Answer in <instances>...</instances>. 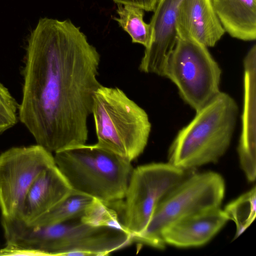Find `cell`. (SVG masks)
<instances>
[{
	"instance_id": "cell-21",
	"label": "cell",
	"mask_w": 256,
	"mask_h": 256,
	"mask_svg": "<svg viewBox=\"0 0 256 256\" xmlns=\"http://www.w3.org/2000/svg\"><path fill=\"white\" fill-rule=\"evenodd\" d=\"M117 4H130L139 7L144 10L154 12L158 0H112Z\"/></svg>"
},
{
	"instance_id": "cell-8",
	"label": "cell",
	"mask_w": 256,
	"mask_h": 256,
	"mask_svg": "<svg viewBox=\"0 0 256 256\" xmlns=\"http://www.w3.org/2000/svg\"><path fill=\"white\" fill-rule=\"evenodd\" d=\"M170 163L133 169L126 192L122 223L132 237L146 228L160 202L191 174Z\"/></svg>"
},
{
	"instance_id": "cell-7",
	"label": "cell",
	"mask_w": 256,
	"mask_h": 256,
	"mask_svg": "<svg viewBox=\"0 0 256 256\" xmlns=\"http://www.w3.org/2000/svg\"><path fill=\"white\" fill-rule=\"evenodd\" d=\"M221 69L207 47L178 32L176 44L166 61L163 76L177 86L182 98L196 112L220 92Z\"/></svg>"
},
{
	"instance_id": "cell-14",
	"label": "cell",
	"mask_w": 256,
	"mask_h": 256,
	"mask_svg": "<svg viewBox=\"0 0 256 256\" xmlns=\"http://www.w3.org/2000/svg\"><path fill=\"white\" fill-rule=\"evenodd\" d=\"M176 28L207 48L214 46L226 32L212 0H184L178 11Z\"/></svg>"
},
{
	"instance_id": "cell-16",
	"label": "cell",
	"mask_w": 256,
	"mask_h": 256,
	"mask_svg": "<svg viewBox=\"0 0 256 256\" xmlns=\"http://www.w3.org/2000/svg\"><path fill=\"white\" fill-rule=\"evenodd\" d=\"M93 199L73 192L46 214L28 224L37 226H49L80 218Z\"/></svg>"
},
{
	"instance_id": "cell-6",
	"label": "cell",
	"mask_w": 256,
	"mask_h": 256,
	"mask_svg": "<svg viewBox=\"0 0 256 256\" xmlns=\"http://www.w3.org/2000/svg\"><path fill=\"white\" fill-rule=\"evenodd\" d=\"M225 188L224 180L217 172L190 174L160 202L146 229L132 237L133 241L164 249L162 234L166 229L192 214L220 207Z\"/></svg>"
},
{
	"instance_id": "cell-2",
	"label": "cell",
	"mask_w": 256,
	"mask_h": 256,
	"mask_svg": "<svg viewBox=\"0 0 256 256\" xmlns=\"http://www.w3.org/2000/svg\"><path fill=\"white\" fill-rule=\"evenodd\" d=\"M6 240L12 247L39 256H106L133 242L124 230L90 226L80 218L38 226L16 219L8 227Z\"/></svg>"
},
{
	"instance_id": "cell-17",
	"label": "cell",
	"mask_w": 256,
	"mask_h": 256,
	"mask_svg": "<svg viewBox=\"0 0 256 256\" xmlns=\"http://www.w3.org/2000/svg\"><path fill=\"white\" fill-rule=\"evenodd\" d=\"M117 6L116 12L120 17H113V19L129 34L133 43H138L146 48L150 40L151 29L150 24L144 20V10L130 4Z\"/></svg>"
},
{
	"instance_id": "cell-19",
	"label": "cell",
	"mask_w": 256,
	"mask_h": 256,
	"mask_svg": "<svg viewBox=\"0 0 256 256\" xmlns=\"http://www.w3.org/2000/svg\"><path fill=\"white\" fill-rule=\"evenodd\" d=\"M80 219L82 222L90 226H110L126 231L116 211L96 199L92 200Z\"/></svg>"
},
{
	"instance_id": "cell-1",
	"label": "cell",
	"mask_w": 256,
	"mask_h": 256,
	"mask_svg": "<svg viewBox=\"0 0 256 256\" xmlns=\"http://www.w3.org/2000/svg\"><path fill=\"white\" fill-rule=\"evenodd\" d=\"M100 55L70 20L40 18L28 40L18 120L54 153L86 144Z\"/></svg>"
},
{
	"instance_id": "cell-9",
	"label": "cell",
	"mask_w": 256,
	"mask_h": 256,
	"mask_svg": "<svg viewBox=\"0 0 256 256\" xmlns=\"http://www.w3.org/2000/svg\"><path fill=\"white\" fill-rule=\"evenodd\" d=\"M55 164L52 152L36 144L11 148L0 155L2 216H16L30 186L39 174Z\"/></svg>"
},
{
	"instance_id": "cell-3",
	"label": "cell",
	"mask_w": 256,
	"mask_h": 256,
	"mask_svg": "<svg viewBox=\"0 0 256 256\" xmlns=\"http://www.w3.org/2000/svg\"><path fill=\"white\" fill-rule=\"evenodd\" d=\"M238 114L234 100L220 92L179 130L168 150V163L190 170L218 161L230 146Z\"/></svg>"
},
{
	"instance_id": "cell-13",
	"label": "cell",
	"mask_w": 256,
	"mask_h": 256,
	"mask_svg": "<svg viewBox=\"0 0 256 256\" xmlns=\"http://www.w3.org/2000/svg\"><path fill=\"white\" fill-rule=\"evenodd\" d=\"M229 218L220 207L206 210L186 217L166 229L164 243L178 248L197 247L208 242Z\"/></svg>"
},
{
	"instance_id": "cell-5",
	"label": "cell",
	"mask_w": 256,
	"mask_h": 256,
	"mask_svg": "<svg viewBox=\"0 0 256 256\" xmlns=\"http://www.w3.org/2000/svg\"><path fill=\"white\" fill-rule=\"evenodd\" d=\"M98 146L130 162L144 150L151 131L146 112L118 88L100 86L92 110Z\"/></svg>"
},
{
	"instance_id": "cell-10",
	"label": "cell",
	"mask_w": 256,
	"mask_h": 256,
	"mask_svg": "<svg viewBox=\"0 0 256 256\" xmlns=\"http://www.w3.org/2000/svg\"><path fill=\"white\" fill-rule=\"evenodd\" d=\"M183 0H158L150 23V42L138 67L140 72L164 76L166 61L176 42L177 14Z\"/></svg>"
},
{
	"instance_id": "cell-15",
	"label": "cell",
	"mask_w": 256,
	"mask_h": 256,
	"mask_svg": "<svg viewBox=\"0 0 256 256\" xmlns=\"http://www.w3.org/2000/svg\"><path fill=\"white\" fill-rule=\"evenodd\" d=\"M212 0L225 32L242 40H256V0Z\"/></svg>"
},
{
	"instance_id": "cell-11",
	"label": "cell",
	"mask_w": 256,
	"mask_h": 256,
	"mask_svg": "<svg viewBox=\"0 0 256 256\" xmlns=\"http://www.w3.org/2000/svg\"><path fill=\"white\" fill-rule=\"evenodd\" d=\"M244 106L242 132L238 152L240 165L249 182L256 177V45L249 50L244 60Z\"/></svg>"
},
{
	"instance_id": "cell-12",
	"label": "cell",
	"mask_w": 256,
	"mask_h": 256,
	"mask_svg": "<svg viewBox=\"0 0 256 256\" xmlns=\"http://www.w3.org/2000/svg\"><path fill=\"white\" fill-rule=\"evenodd\" d=\"M73 192L56 164L42 171L28 189L17 217L29 224Z\"/></svg>"
},
{
	"instance_id": "cell-20",
	"label": "cell",
	"mask_w": 256,
	"mask_h": 256,
	"mask_svg": "<svg viewBox=\"0 0 256 256\" xmlns=\"http://www.w3.org/2000/svg\"><path fill=\"white\" fill-rule=\"evenodd\" d=\"M18 110L16 100L0 82V135L16 124Z\"/></svg>"
},
{
	"instance_id": "cell-4",
	"label": "cell",
	"mask_w": 256,
	"mask_h": 256,
	"mask_svg": "<svg viewBox=\"0 0 256 256\" xmlns=\"http://www.w3.org/2000/svg\"><path fill=\"white\" fill-rule=\"evenodd\" d=\"M54 160L74 192L110 206L124 198L134 169L126 158L85 144L55 152Z\"/></svg>"
},
{
	"instance_id": "cell-18",
	"label": "cell",
	"mask_w": 256,
	"mask_h": 256,
	"mask_svg": "<svg viewBox=\"0 0 256 256\" xmlns=\"http://www.w3.org/2000/svg\"><path fill=\"white\" fill-rule=\"evenodd\" d=\"M256 188L254 186L246 192L228 204L224 210L229 220L236 226L234 238L238 237L254 221L256 214Z\"/></svg>"
}]
</instances>
